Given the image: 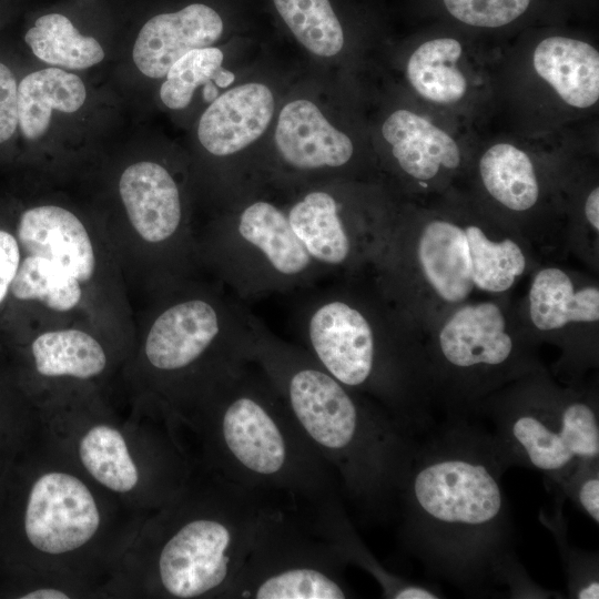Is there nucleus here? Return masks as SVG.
I'll return each instance as SVG.
<instances>
[{
    "label": "nucleus",
    "instance_id": "nucleus-1",
    "mask_svg": "<svg viewBox=\"0 0 599 599\" xmlns=\"http://www.w3.org/2000/svg\"><path fill=\"white\" fill-rule=\"evenodd\" d=\"M508 469L489 429L446 417L417 437L398 495V539L425 572L468 596L558 598L537 585L515 550L502 476Z\"/></svg>",
    "mask_w": 599,
    "mask_h": 599
},
{
    "label": "nucleus",
    "instance_id": "nucleus-2",
    "mask_svg": "<svg viewBox=\"0 0 599 599\" xmlns=\"http://www.w3.org/2000/svg\"><path fill=\"white\" fill-rule=\"evenodd\" d=\"M248 356L334 471L343 499L358 517L385 522L397 516L398 495L417 436L377 403L335 379L302 347L273 335L255 317Z\"/></svg>",
    "mask_w": 599,
    "mask_h": 599
},
{
    "label": "nucleus",
    "instance_id": "nucleus-3",
    "mask_svg": "<svg viewBox=\"0 0 599 599\" xmlns=\"http://www.w3.org/2000/svg\"><path fill=\"white\" fill-rule=\"evenodd\" d=\"M212 382L202 426L221 478L263 498L282 495L308 508L343 498L334 471L254 362L238 363Z\"/></svg>",
    "mask_w": 599,
    "mask_h": 599
},
{
    "label": "nucleus",
    "instance_id": "nucleus-4",
    "mask_svg": "<svg viewBox=\"0 0 599 599\" xmlns=\"http://www.w3.org/2000/svg\"><path fill=\"white\" fill-rule=\"evenodd\" d=\"M302 347L349 389L382 406L415 436L436 423L424 353L384 328L348 292L326 291L300 311Z\"/></svg>",
    "mask_w": 599,
    "mask_h": 599
},
{
    "label": "nucleus",
    "instance_id": "nucleus-5",
    "mask_svg": "<svg viewBox=\"0 0 599 599\" xmlns=\"http://www.w3.org/2000/svg\"><path fill=\"white\" fill-rule=\"evenodd\" d=\"M485 398L474 415L489 432L509 467L541 474L556 487L581 463L599 460L597 399L576 388H559L540 370Z\"/></svg>",
    "mask_w": 599,
    "mask_h": 599
},
{
    "label": "nucleus",
    "instance_id": "nucleus-6",
    "mask_svg": "<svg viewBox=\"0 0 599 599\" xmlns=\"http://www.w3.org/2000/svg\"><path fill=\"white\" fill-rule=\"evenodd\" d=\"M203 499L187 504L163 538L156 572L173 598L224 597L254 541L267 499L219 476Z\"/></svg>",
    "mask_w": 599,
    "mask_h": 599
},
{
    "label": "nucleus",
    "instance_id": "nucleus-7",
    "mask_svg": "<svg viewBox=\"0 0 599 599\" xmlns=\"http://www.w3.org/2000/svg\"><path fill=\"white\" fill-rule=\"evenodd\" d=\"M346 566L308 522L270 504L251 550L223 598H354L345 577Z\"/></svg>",
    "mask_w": 599,
    "mask_h": 599
},
{
    "label": "nucleus",
    "instance_id": "nucleus-8",
    "mask_svg": "<svg viewBox=\"0 0 599 599\" xmlns=\"http://www.w3.org/2000/svg\"><path fill=\"white\" fill-rule=\"evenodd\" d=\"M227 241V275L242 297L309 284L325 272L294 233L286 212L258 200L235 216Z\"/></svg>",
    "mask_w": 599,
    "mask_h": 599
},
{
    "label": "nucleus",
    "instance_id": "nucleus-9",
    "mask_svg": "<svg viewBox=\"0 0 599 599\" xmlns=\"http://www.w3.org/2000/svg\"><path fill=\"white\" fill-rule=\"evenodd\" d=\"M243 311L238 306L223 317L209 301L192 298L176 303L153 322L145 341L150 364L162 372H183L210 354L214 346L247 349L253 317H242L224 325V321Z\"/></svg>",
    "mask_w": 599,
    "mask_h": 599
},
{
    "label": "nucleus",
    "instance_id": "nucleus-10",
    "mask_svg": "<svg viewBox=\"0 0 599 599\" xmlns=\"http://www.w3.org/2000/svg\"><path fill=\"white\" fill-rule=\"evenodd\" d=\"M100 511L89 488L75 476L51 471L33 484L24 530L39 551L60 555L87 544L98 531Z\"/></svg>",
    "mask_w": 599,
    "mask_h": 599
},
{
    "label": "nucleus",
    "instance_id": "nucleus-11",
    "mask_svg": "<svg viewBox=\"0 0 599 599\" xmlns=\"http://www.w3.org/2000/svg\"><path fill=\"white\" fill-rule=\"evenodd\" d=\"M290 224L309 256L324 270L353 268L369 255H378L385 241L351 224L331 192L314 190L291 205Z\"/></svg>",
    "mask_w": 599,
    "mask_h": 599
},
{
    "label": "nucleus",
    "instance_id": "nucleus-12",
    "mask_svg": "<svg viewBox=\"0 0 599 599\" xmlns=\"http://www.w3.org/2000/svg\"><path fill=\"white\" fill-rule=\"evenodd\" d=\"M224 31L221 13L204 2L150 18L140 29L132 51L138 70L148 78L165 77L189 51L211 47Z\"/></svg>",
    "mask_w": 599,
    "mask_h": 599
},
{
    "label": "nucleus",
    "instance_id": "nucleus-13",
    "mask_svg": "<svg viewBox=\"0 0 599 599\" xmlns=\"http://www.w3.org/2000/svg\"><path fill=\"white\" fill-rule=\"evenodd\" d=\"M274 113L272 91L263 83L237 85L216 97L200 118L197 136L213 155H232L256 141Z\"/></svg>",
    "mask_w": 599,
    "mask_h": 599
},
{
    "label": "nucleus",
    "instance_id": "nucleus-14",
    "mask_svg": "<svg viewBox=\"0 0 599 599\" xmlns=\"http://www.w3.org/2000/svg\"><path fill=\"white\" fill-rule=\"evenodd\" d=\"M275 145L281 159L301 171L345 165L353 156L351 139L334 128L308 100L288 102L280 112Z\"/></svg>",
    "mask_w": 599,
    "mask_h": 599
},
{
    "label": "nucleus",
    "instance_id": "nucleus-15",
    "mask_svg": "<svg viewBox=\"0 0 599 599\" xmlns=\"http://www.w3.org/2000/svg\"><path fill=\"white\" fill-rule=\"evenodd\" d=\"M17 237L28 255L57 263L79 282L89 281L94 273L95 258L90 236L81 221L63 207L41 205L23 211Z\"/></svg>",
    "mask_w": 599,
    "mask_h": 599
},
{
    "label": "nucleus",
    "instance_id": "nucleus-16",
    "mask_svg": "<svg viewBox=\"0 0 599 599\" xmlns=\"http://www.w3.org/2000/svg\"><path fill=\"white\" fill-rule=\"evenodd\" d=\"M119 192L132 226L144 241L161 243L176 233L181 197L164 166L151 161L131 164L120 177Z\"/></svg>",
    "mask_w": 599,
    "mask_h": 599
},
{
    "label": "nucleus",
    "instance_id": "nucleus-17",
    "mask_svg": "<svg viewBox=\"0 0 599 599\" xmlns=\"http://www.w3.org/2000/svg\"><path fill=\"white\" fill-rule=\"evenodd\" d=\"M342 497L311 507L309 526L327 540L348 564L366 571L389 599H438L445 597L432 583L416 582L385 568L368 550L353 526Z\"/></svg>",
    "mask_w": 599,
    "mask_h": 599
},
{
    "label": "nucleus",
    "instance_id": "nucleus-18",
    "mask_svg": "<svg viewBox=\"0 0 599 599\" xmlns=\"http://www.w3.org/2000/svg\"><path fill=\"white\" fill-rule=\"evenodd\" d=\"M416 258L422 276L441 301L459 304L474 291L469 245L463 226L447 220L428 222L418 235Z\"/></svg>",
    "mask_w": 599,
    "mask_h": 599
},
{
    "label": "nucleus",
    "instance_id": "nucleus-19",
    "mask_svg": "<svg viewBox=\"0 0 599 599\" xmlns=\"http://www.w3.org/2000/svg\"><path fill=\"white\" fill-rule=\"evenodd\" d=\"M382 134L392 146L399 167L409 176L428 181L441 167L460 164L456 141L429 120L405 109L393 112L383 123Z\"/></svg>",
    "mask_w": 599,
    "mask_h": 599
},
{
    "label": "nucleus",
    "instance_id": "nucleus-20",
    "mask_svg": "<svg viewBox=\"0 0 599 599\" xmlns=\"http://www.w3.org/2000/svg\"><path fill=\"white\" fill-rule=\"evenodd\" d=\"M534 69L560 99L577 109L599 100V52L591 44L568 37L541 40L532 54Z\"/></svg>",
    "mask_w": 599,
    "mask_h": 599
},
{
    "label": "nucleus",
    "instance_id": "nucleus-21",
    "mask_svg": "<svg viewBox=\"0 0 599 599\" xmlns=\"http://www.w3.org/2000/svg\"><path fill=\"white\" fill-rule=\"evenodd\" d=\"M85 99V85L74 73L58 67L30 72L19 80L18 132L37 141L48 131L53 110L73 113Z\"/></svg>",
    "mask_w": 599,
    "mask_h": 599
},
{
    "label": "nucleus",
    "instance_id": "nucleus-22",
    "mask_svg": "<svg viewBox=\"0 0 599 599\" xmlns=\"http://www.w3.org/2000/svg\"><path fill=\"white\" fill-rule=\"evenodd\" d=\"M528 301L530 319L541 332L599 319L598 287L576 288L569 275L558 267H545L534 276Z\"/></svg>",
    "mask_w": 599,
    "mask_h": 599
},
{
    "label": "nucleus",
    "instance_id": "nucleus-23",
    "mask_svg": "<svg viewBox=\"0 0 599 599\" xmlns=\"http://www.w3.org/2000/svg\"><path fill=\"white\" fill-rule=\"evenodd\" d=\"M461 53L463 47L454 38L425 41L412 53L406 65L410 85L433 103L458 102L467 91V80L457 67Z\"/></svg>",
    "mask_w": 599,
    "mask_h": 599
},
{
    "label": "nucleus",
    "instance_id": "nucleus-24",
    "mask_svg": "<svg viewBox=\"0 0 599 599\" xmlns=\"http://www.w3.org/2000/svg\"><path fill=\"white\" fill-rule=\"evenodd\" d=\"M487 192L505 207L524 212L539 197V183L529 155L509 143L490 146L479 160Z\"/></svg>",
    "mask_w": 599,
    "mask_h": 599
},
{
    "label": "nucleus",
    "instance_id": "nucleus-25",
    "mask_svg": "<svg viewBox=\"0 0 599 599\" xmlns=\"http://www.w3.org/2000/svg\"><path fill=\"white\" fill-rule=\"evenodd\" d=\"M23 40L33 55L54 67L82 70L104 59L99 41L81 34L67 16L58 12L37 18Z\"/></svg>",
    "mask_w": 599,
    "mask_h": 599
},
{
    "label": "nucleus",
    "instance_id": "nucleus-26",
    "mask_svg": "<svg viewBox=\"0 0 599 599\" xmlns=\"http://www.w3.org/2000/svg\"><path fill=\"white\" fill-rule=\"evenodd\" d=\"M38 373L43 376H72L81 379L100 374L106 356L88 333L61 329L39 335L31 345Z\"/></svg>",
    "mask_w": 599,
    "mask_h": 599
},
{
    "label": "nucleus",
    "instance_id": "nucleus-27",
    "mask_svg": "<svg viewBox=\"0 0 599 599\" xmlns=\"http://www.w3.org/2000/svg\"><path fill=\"white\" fill-rule=\"evenodd\" d=\"M475 288L488 293L510 290L526 268V256L512 238L491 240L480 226H464Z\"/></svg>",
    "mask_w": 599,
    "mask_h": 599
},
{
    "label": "nucleus",
    "instance_id": "nucleus-28",
    "mask_svg": "<svg viewBox=\"0 0 599 599\" xmlns=\"http://www.w3.org/2000/svg\"><path fill=\"white\" fill-rule=\"evenodd\" d=\"M293 33L312 53L336 55L344 47V29L332 0H272Z\"/></svg>",
    "mask_w": 599,
    "mask_h": 599
},
{
    "label": "nucleus",
    "instance_id": "nucleus-29",
    "mask_svg": "<svg viewBox=\"0 0 599 599\" xmlns=\"http://www.w3.org/2000/svg\"><path fill=\"white\" fill-rule=\"evenodd\" d=\"M79 456L90 475L113 491L126 493L138 484V468L115 428L106 425L90 428L80 440Z\"/></svg>",
    "mask_w": 599,
    "mask_h": 599
},
{
    "label": "nucleus",
    "instance_id": "nucleus-30",
    "mask_svg": "<svg viewBox=\"0 0 599 599\" xmlns=\"http://www.w3.org/2000/svg\"><path fill=\"white\" fill-rule=\"evenodd\" d=\"M10 291L18 300H35L58 312L75 307L82 294L80 282L74 275L37 255H28L20 262Z\"/></svg>",
    "mask_w": 599,
    "mask_h": 599
},
{
    "label": "nucleus",
    "instance_id": "nucleus-31",
    "mask_svg": "<svg viewBox=\"0 0 599 599\" xmlns=\"http://www.w3.org/2000/svg\"><path fill=\"white\" fill-rule=\"evenodd\" d=\"M223 52L215 47H206L189 51L169 69L165 81L160 89V98L165 106L172 110L186 108L197 87L212 84L221 88L231 84L235 75L224 70Z\"/></svg>",
    "mask_w": 599,
    "mask_h": 599
},
{
    "label": "nucleus",
    "instance_id": "nucleus-32",
    "mask_svg": "<svg viewBox=\"0 0 599 599\" xmlns=\"http://www.w3.org/2000/svg\"><path fill=\"white\" fill-rule=\"evenodd\" d=\"M550 511L541 509L539 519L551 532L558 547L567 578L568 597L571 599L599 598L598 554L577 549L568 542L567 524L562 512L566 497L554 490Z\"/></svg>",
    "mask_w": 599,
    "mask_h": 599
},
{
    "label": "nucleus",
    "instance_id": "nucleus-33",
    "mask_svg": "<svg viewBox=\"0 0 599 599\" xmlns=\"http://www.w3.org/2000/svg\"><path fill=\"white\" fill-rule=\"evenodd\" d=\"M532 0H443L448 13L477 28H500L524 16Z\"/></svg>",
    "mask_w": 599,
    "mask_h": 599
},
{
    "label": "nucleus",
    "instance_id": "nucleus-34",
    "mask_svg": "<svg viewBox=\"0 0 599 599\" xmlns=\"http://www.w3.org/2000/svg\"><path fill=\"white\" fill-rule=\"evenodd\" d=\"M552 490L561 493L596 525L599 522V460L579 464Z\"/></svg>",
    "mask_w": 599,
    "mask_h": 599
},
{
    "label": "nucleus",
    "instance_id": "nucleus-35",
    "mask_svg": "<svg viewBox=\"0 0 599 599\" xmlns=\"http://www.w3.org/2000/svg\"><path fill=\"white\" fill-rule=\"evenodd\" d=\"M20 262L18 240L10 232L0 229V304L10 292Z\"/></svg>",
    "mask_w": 599,
    "mask_h": 599
},
{
    "label": "nucleus",
    "instance_id": "nucleus-36",
    "mask_svg": "<svg viewBox=\"0 0 599 599\" xmlns=\"http://www.w3.org/2000/svg\"><path fill=\"white\" fill-rule=\"evenodd\" d=\"M585 214L592 230L599 231V189L596 186L587 196L585 203Z\"/></svg>",
    "mask_w": 599,
    "mask_h": 599
},
{
    "label": "nucleus",
    "instance_id": "nucleus-37",
    "mask_svg": "<svg viewBox=\"0 0 599 599\" xmlns=\"http://www.w3.org/2000/svg\"><path fill=\"white\" fill-rule=\"evenodd\" d=\"M22 599H68L69 596L58 589L41 588L20 597Z\"/></svg>",
    "mask_w": 599,
    "mask_h": 599
}]
</instances>
